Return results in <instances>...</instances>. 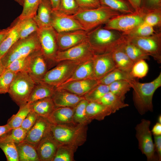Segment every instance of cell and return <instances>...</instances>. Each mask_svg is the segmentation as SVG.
Segmentation results:
<instances>
[{
	"mask_svg": "<svg viewBox=\"0 0 161 161\" xmlns=\"http://www.w3.org/2000/svg\"><path fill=\"white\" fill-rule=\"evenodd\" d=\"M87 125H58L50 123L48 134L58 146L76 149L86 141Z\"/></svg>",
	"mask_w": 161,
	"mask_h": 161,
	"instance_id": "obj_1",
	"label": "cell"
},
{
	"mask_svg": "<svg viewBox=\"0 0 161 161\" xmlns=\"http://www.w3.org/2000/svg\"><path fill=\"white\" fill-rule=\"evenodd\" d=\"M87 40L95 54L99 55L111 52L125 38L122 32L100 25L88 31Z\"/></svg>",
	"mask_w": 161,
	"mask_h": 161,
	"instance_id": "obj_2",
	"label": "cell"
},
{
	"mask_svg": "<svg viewBox=\"0 0 161 161\" xmlns=\"http://www.w3.org/2000/svg\"><path fill=\"white\" fill-rule=\"evenodd\" d=\"M133 89L134 105L141 115L153 110L152 102L154 94L161 86V73L154 80L148 83H141L134 79L129 81Z\"/></svg>",
	"mask_w": 161,
	"mask_h": 161,
	"instance_id": "obj_3",
	"label": "cell"
},
{
	"mask_svg": "<svg viewBox=\"0 0 161 161\" xmlns=\"http://www.w3.org/2000/svg\"><path fill=\"white\" fill-rule=\"evenodd\" d=\"M122 14L108 7L101 6L95 9H80L72 16L78 21L84 30L89 31L105 24L111 19Z\"/></svg>",
	"mask_w": 161,
	"mask_h": 161,
	"instance_id": "obj_4",
	"label": "cell"
},
{
	"mask_svg": "<svg viewBox=\"0 0 161 161\" xmlns=\"http://www.w3.org/2000/svg\"><path fill=\"white\" fill-rule=\"evenodd\" d=\"M40 49V44L36 32L25 38L19 39L0 59V61L6 68L14 61L27 57Z\"/></svg>",
	"mask_w": 161,
	"mask_h": 161,
	"instance_id": "obj_5",
	"label": "cell"
},
{
	"mask_svg": "<svg viewBox=\"0 0 161 161\" xmlns=\"http://www.w3.org/2000/svg\"><path fill=\"white\" fill-rule=\"evenodd\" d=\"M36 83L26 72L16 74L8 93L19 106L27 103L30 95Z\"/></svg>",
	"mask_w": 161,
	"mask_h": 161,
	"instance_id": "obj_6",
	"label": "cell"
},
{
	"mask_svg": "<svg viewBox=\"0 0 161 161\" xmlns=\"http://www.w3.org/2000/svg\"><path fill=\"white\" fill-rule=\"evenodd\" d=\"M83 62L72 61L60 62L55 67L47 72L40 82L57 88L69 78L77 67Z\"/></svg>",
	"mask_w": 161,
	"mask_h": 161,
	"instance_id": "obj_7",
	"label": "cell"
},
{
	"mask_svg": "<svg viewBox=\"0 0 161 161\" xmlns=\"http://www.w3.org/2000/svg\"><path fill=\"white\" fill-rule=\"evenodd\" d=\"M151 123L149 120L142 119L135 128L136 137L138 142V148L146 156L147 161H158L149 128Z\"/></svg>",
	"mask_w": 161,
	"mask_h": 161,
	"instance_id": "obj_8",
	"label": "cell"
},
{
	"mask_svg": "<svg viewBox=\"0 0 161 161\" xmlns=\"http://www.w3.org/2000/svg\"><path fill=\"white\" fill-rule=\"evenodd\" d=\"M145 15L141 11L132 13L122 14L110 19L103 27L126 32L143 23Z\"/></svg>",
	"mask_w": 161,
	"mask_h": 161,
	"instance_id": "obj_9",
	"label": "cell"
},
{
	"mask_svg": "<svg viewBox=\"0 0 161 161\" xmlns=\"http://www.w3.org/2000/svg\"><path fill=\"white\" fill-rule=\"evenodd\" d=\"M125 38L152 57L157 63H161V30L148 36Z\"/></svg>",
	"mask_w": 161,
	"mask_h": 161,
	"instance_id": "obj_10",
	"label": "cell"
},
{
	"mask_svg": "<svg viewBox=\"0 0 161 161\" xmlns=\"http://www.w3.org/2000/svg\"><path fill=\"white\" fill-rule=\"evenodd\" d=\"M95 55L87 40L77 45L63 51L58 50L54 60L84 61L93 59Z\"/></svg>",
	"mask_w": 161,
	"mask_h": 161,
	"instance_id": "obj_11",
	"label": "cell"
},
{
	"mask_svg": "<svg viewBox=\"0 0 161 161\" xmlns=\"http://www.w3.org/2000/svg\"><path fill=\"white\" fill-rule=\"evenodd\" d=\"M37 32L42 54L46 58L54 60L58 50L57 32L52 26L39 29Z\"/></svg>",
	"mask_w": 161,
	"mask_h": 161,
	"instance_id": "obj_12",
	"label": "cell"
},
{
	"mask_svg": "<svg viewBox=\"0 0 161 161\" xmlns=\"http://www.w3.org/2000/svg\"><path fill=\"white\" fill-rule=\"evenodd\" d=\"M51 26L57 32L84 30L78 21L72 15L65 14L58 10H53Z\"/></svg>",
	"mask_w": 161,
	"mask_h": 161,
	"instance_id": "obj_13",
	"label": "cell"
},
{
	"mask_svg": "<svg viewBox=\"0 0 161 161\" xmlns=\"http://www.w3.org/2000/svg\"><path fill=\"white\" fill-rule=\"evenodd\" d=\"M87 33L88 31L82 30L57 32L58 50H66L86 41Z\"/></svg>",
	"mask_w": 161,
	"mask_h": 161,
	"instance_id": "obj_14",
	"label": "cell"
},
{
	"mask_svg": "<svg viewBox=\"0 0 161 161\" xmlns=\"http://www.w3.org/2000/svg\"><path fill=\"white\" fill-rule=\"evenodd\" d=\"M30 59L27 72L36 84L41 81L47 71L45 58L40 49L30 55Z\"/></svg>",
	"mask_w": 161,
	"mask_h": 161,
	"instance_id": "obj_15",
	"label": "cell"
},
{
	"mask_svg": "<svg viewBox=\"0 0 161 161\" xmlns=\"http://www.w3.org/2000/svg\"><path fill=\"white\" fill-rule=\"evenodd\" d=\"M93 62L94 78L97 80L116 68L111 52L95 55Z\"/></svg>",
	"mask_w": 161,
	"mask_h": 161,
	"instance_id": "obj_16",
	"label": "cell"
},
{
	"mask_svg": "<svg viewBox=\"0 0 161 161\" xmlns=\"http://www.w3.org/2000/svg\"><path fill=\"white\" fill-rule=\"evenodd\" d=\"M50 123L47 118L39 116L35 123L27 132L25 140L35 147L48 133Z\"/></svg>",
	"mask_w": 161,
	"mask_h": 161,
	"instance_id": "obj_17",
	"label": "cell"
},
{
	"mask_svg": "<svg viewBox=\"0 0 161 161\" xmlns=\"http://www.w3.org/2000/svg\"><path fill=\"white\" fill-rule=\"evenodd\" d=\"M98 84L97 80L90 78L70 82L55 88L63 89L77 95L83 96Z\"/></svg>",
	"mask_w": 161,
	"mask_h": 161,
	"instance_id": "obj_18",
	"label": "cell"
},
{
	"mask_svg": "<svg viewBox=\"0 0 161 161\" xmlns=\"http://www.w3.org/2000/svg\"><path fill=\"white\" fill-rule=\"evenodd\" d=\"M53 8L50 0H41L33 18L39 29L51 26Z\"/></svg>",
	"mask_w": 161,
	"mask_h": 161,
	"instance_id": "obj_19",
	"label": "cell"
},
{
	"mask_svg": "<svg viewBox=\"0 0 161 161\" xmlns=\"http://www.w3.org/2000/svg\"><path fill=\"white\" fill-rule=\"evenodd\" d=\"M58 147L47 134L35 147L40 161H52Z\"/></svg>",
	"mask_w": 161,
	"mask_h": 161,
	"instance_id": "obj_20",
	"label": "cell"
},
{
	"mask_svg": "<svg viewBox=\"0 0 161 161\" xmlns=\"http://www.w3.org/2000/svg\"><path fill=\"white\" fill-rule=\"evenodd\" d=\"M52 98L56 107H74L80 101L85 99L84 96H79L63 89H55Z\"/></svg>",
	"mask_w": 161,
	"mask_h": 161,
	"instance_id": "obj_21",
	"label": "cell"
},
{
	"mask_svg": "<svg viewBox=\"0 0 161 161\" xmlns=\"http://www.w3.org/2000/svg\"><path fill=\"white\" fill-rule=\"evenodd\" d=\"M74 107H56L47 119L52 123L58 125H74Z\"/></svg>",
	"mask_w": 161,
	"mask_h": 161,
	"instance_id": "obj_22",
	"label": "cell"
},
{
	"mask_svg": "<svg viewBox=\"0 0 161 161\" xmlns=\"http://www.w3.org/2000/svg\"><path fill=\"white\" fill-rule=\"evenodd\" d=\"M86 113L90 123L94 120H103L106 117L112 114L109 108L96 101H88L86 107Z\"/></svg>",
	"mask_w": 161,
	"mask_h": 161,
	"instance_id": "obj_23",
	"label": "cell"
},
{
	"mask_svg": "<svg viewBox=\"0 0 161 161\" xmlns=\"http://www.w3.org/2000/svg\"><path fill=\"white\" fill-rule=\"evenodd\" d=\"M123 43L112 52L111 54L116 68L130 73L134 63L125 52Z\"/></svg>",
	"mask_w": 161,
	"mask_h": 161,
	"instance_id": "obj_24",
	"label": "cell"
},
{
	"mask_svg": "<svg viewBox=\"0 0 161 161\" xmlns=\"http://www.w3.org/2000/svg\"><path fill=\"white\" fill-rule=\"evenodd\" d=\"M90 78H94L93 59L86 60L81 63L71 76L60 86L74 81Z\"/></svg>",
	"mask_w": 161,
	"mask_h": 161,
	"instance_id": "obj_25",
	"label": "cell"
},
{
	"mask_svg": "<svg viewBox=\"0 0 161 161\" xmlns=\"http://www.w3.org/2000/svg\"><path fill=\"white\" fill-rule=\"evenodd\" d=\"M31 111L39 116L47 118L56 108L52 97H47L29 103Z\"/></svg>",
	"mask_w": 161,
	"mask_h": 161,
	"instance_id": "obj_26",
	"label": "cell"
},
{
	"mask_svg": "<svg viewBox=\"0 0 161 161\" xmlns=\"http://www.w3.org/2000/svg\"><path fill=\"white\" fill-rule=\"evenodd\" d=\"M55 88L42 82L36 84L30 95L27 103H31L46 98L52 97L55 90Z\"/></svg>",
	"mask_w": 161,
	"mask_h": 161,
	"instance_id": "obj_27",
	"label": "cell"
},
{
	"mask_svg": "<svg viewBox=\"0 0 161 161\" xmlns=\"http://www.w3.org/2000/svg\"><path fill=\"white\" fill-rule=\"evenodd\" d=\"M16 144L19 161H40L36 148L33 145L25 140Z\"/></svg>",
	"mask_w": 161,
	"mask_h": 161,
	"instance_id": "obj_28",
	"label": "cell"
},
{
	"mask_svg": "<svg viewBox=\"0 0 161 161\" xmlns=\"http://www.w3.org/2000/svg\"><path fill=\"white\" fill-rule=\"evenodd\" d=\"M11 28L0 43V59L20 39L18 30V19L13 24Z\"/></svg>",
	"mask_w": 161,
	"mask_h": 161,
	"instance_id": "obj_29",
	"label": "cell"
},
{
	"mask_svg": "<svg viewBox=\"0 0 161 161\" xmlns=\"http://www.w3.org/2000/svg\"><path fill=\"white\" fill-rule=\"evenodd\" d=\"M96 102L109 108L112 113L129 106L128 104L125 103L120 97L110 91Z\"/></svg>",
	"mask_w": 161,
	"mask_h": 161,
	"instance_id": "obj_30",
	"label": "cell"
},
{
	"mask_svg": "<svg viewBox=\"0 0 161 161\" xmlns=\"http://www.w3.org/2000/svg\"><path fill=\"white\" fill-rule=\"evenodd\" d=\"M123 49L129 58L134 63L140 60H149V56L134 44L127 41L123 43Z\"/></svg>",
	"mask_w": 161,
	"mask_h": 161,
	"instance_id": "obj_31",
	"label": "cell"
},
{
	"mask_svg": "<svg viewBox=\"0 0 161 161\" xmlns=\"http://www.w3.org/2000/svg\"><path fill=\"white\" fill-rule=\"evenodd\" d=\"M134 78L130 73L115 68L104 77L98 80V84L109 85L112 83L121 80L129 81L133 80Z\"/></svg>",
	"mask_w": 161,
	"mask_h": 161,
	"instance_id": "obj_32",
	"label": "cell"
},
{
	"mask_svg": "<svg viewBox=\"0 0 161 161\" xmlns=\"http://www.w3.org/2000/svg\"><path fill=\"white\" fill-rule=\"evenodd\" d=\"M101 6L108 7L123 14L135 12L130 4L124 0H99Z\"/></svg>",
	"mask_w": 161,
	"mask_h": 161,
	"instance_id": "obj_33",
	"label": "cell"
},
{
	"mask_svg": "<svg viewBox=\"0 0 161 161\" xmlns=\"http://www.w3.org/2000/svg\"><path fill=\"white\" fill-rule=\"evenodd\" d=\"M18 20L20 39L25 38L34 32H37L39 29L33 18H28L22 20H20L18 19Z\"/></svg>",
	"mask_w": 161,
	"mask_h": 161,
	"instance_id": "obj_34",
	"label": "cell"
},
{
	"mask_svg": "<svg viewBox=\"0 0 161 161\" xmlns=\"http://www.w3.org/2000/svg\"><path fill=\"white\" fill-rule=\"evenodd\" d=\"M30 111V105L28 103L20 106L18 112L8 120L7 124L11 129L20 127L23 120Z\"/></svg>",
	"mask_w": 161,
	"mask_h": 161,
	"instance_id": "obj_35",
	"label": "cell"
},
{
	"mask_svg": "<svg viewBox=\"0 0 161 161\" xmlns=\"http://www.w3.org/2000/svg\"><path fill=\"white\" fill-rule=\"evenodd\" d=\"M160 30H156L154 27L143 23L130 31L122 33L126 38H128L150 35Z\"/></svg>",
	"mask_w": 161,
	"mask_h": 161,
	"instance_id": "obj_36",
	"label": "cell"
},
{
	"mask_svg": "<svg viewBox=\"0 0 161 161\" xmlns=\"http://www.w3.org/2000/svg\"><path fill=\"white\" fill-rule=\"evenodd\" d=\"M27 132L21 127L11 129L0 137V142H13L18 143L25 140Z\"/></svg>",
	"mask_w": 161,
	"mask_h": 161,
	"instance_id": "obj_37",
	"label": "cell"
},
{
	"mask_svg": "<svg viewBox=\"0 0 161 161\" xmlns=\"http://www.w3.org/2000/svg\"><path fill=\"white\" fill-rule=\"evenodd\" d=\"M41 0H23L22 12L18 17L20 20L33 18Z\"/></svg>",
	"mask_w": 161,
	"mask_h": 161,
	"instance_id": "obj_38",
	"label": "cell"
},
{
	"mask_svg": "<svg viewBox=\"0 0 161 161\" xmlns=\"http://www.w3.org/2000/svg\"><path fill=\"white\" fill-rule=\"evenodd\" d=\"M88 102V101L85 99L75 107L73 121L75 124L88 125L90 123L86 113V107Z\"/></svg>",
	"mask_w": 161,
	"mask_h": 161,
	"instance_id": "obj_39",
	"label": "cell"
},
{
	"mask_svg": "<svg viewBox=\"0 0 161 161\" xmlns=\"http://www.w3.org/2000/svg\"><path fill=\"white\" fill-rule=\"evenodd\" d=\"M109 91L124 101L126 94L131 88L129 81L121 80L115 81L109 85Z\"/></svg>",
	"mask_w": 161,
	"mask_h": 161,
	"instance_id": "obj_40",
	"label": "cell"
},
{
	"mask_svg": "<svg viewBox=\"0 0 161 161\" xmlns=\"http://www.w3.org/2000/svg\"><path fill=\"white\" fill-rule=\"evenodd\" d=\"M76 150L69 146H58L52 161H74V153Z\"/></svg>",
	"mask_w": 161,
	"mask_h": 161,
	"instance_id": "obj_41",
	"label": "cell"
},
{
	"mask_svg": "<svg viewBox=\"0 0 161 161\" xmlns=\"http://www.w3.org/2000/svg\"><path fill=\"white\" fill-rule=\"evenodd\" d=\"M109 91V85L98 84L84 97L88 101H97Z\"/></svg>",
	"mask_w": 161,
	"mask_h": 161,
	"instance_id": "obj_42",
	"label": "cell"
},
{
	"mask_svg": "<svg viewBox=\"0 0 161 161\" xmlns=\"http://www.w3.org/2000/svg\"><path fill=\"white\" fill-rule=\"evenodd\" d=\"M0 148L4 153L7 161H19L18 152L15 143L0 142Z\"/></svg>",
	"mask_w": 161,
	"mask_h": 161,
	"instance_id": "obj_43",
	"label": "cell"
},
{
	"mask_svg": "<svg viewBox=\"0 0 161 161\" xmlns=\"http://www.w3.org/2000/svg\"><path fill=\"white\" fill-rule=\"evenodd\" d=\"M30 55L14 61L6 69L15 73L23 72H27L30 59Z\"/></svg>",
	"mask_w": 161,
	"mask_h": 161,
	"instance_id": "obj_44",
	"label": "cell"
},
{
	"mask_svg": "<svg viewBox=\"0 0 161 161\" xmlns=\"http://www.w3.org/2000/svg\"><path fill=\"white\" fill-rule=\"evenodd\" d=\"M143 23L154 28L161 30V10H155L146 13Z\"/></svg>",
	"mask_w": 161,
	"mask_h": 161,
	"instance_id": "obj_45",
	"label": "cell"
},
{
	"mask_svg": "<svg viewBox=\"0 0 161 161\" xmlns=\"http://www.w3.org/2000/svg\"><path fill=\"white\" fill-rule=\"evenodd\" d=\"M148 70L147 64L145 60L142 59L134 63L130 73L135 78H142L146 75Z\"/></svg>",
	"mask_w": 161,
	"mask_h": 161,
	"instance_id": "obj_46",
	"label": "cell"
},
{
	"mask_svg": "<svg viewBox=\"0 0 161 161\" xmlns=\"http://www.w3.org/2000/svg\"><path fill=\"white\" fill-rule=\"evenodd\" d=\"M16 74L6 69L0 76V94L8 93L10 85Z\"/></svg>",
	"mask_w": 161,
	"mask_h": 161,
	"instance_id": "obj_47",
	"label": "cell"
},
{
	"mask_svg": "<svg viewBox=\"0 0 161 161\" xmlns=\"http://www.w3.org/2000/svg\"><path fill=\"white\" fill-rule=\"evenodd\" d=\"M79 9L75 0H60L58 10L62 13L72 15Z\"/></svg>",
	"mask_w": 161,
	"mask_h": 161,
	"instance_id": "obj_48",
	"label": "cell"
},
{
	"mask_svg": "<svg viewBox=\"0 0 161 161\" xmlns=\"http://www.w3.org/2000/svg\"><path fill=\"white\" fill-rule=\"evenodd\" d=\"M161 10V0H141L140 11L147 13Z\"/></svg>",
	"mask_w": 161,
	"mask_h": 161,
	"instance_id": "obj_49",
	"label": "cell"
},
{
	"mask_svg": "<svg viewBox=\"0 0 161 161\" xmlns=\"http://www.w3.org/2000/svg\"><path fill=\"white\" fill-rule=\"evenodd\" d=\"M39 116L30 111L22 122L21 127L28 132L35 123Z\"/></svg>",
	"mask_w": 161,
	"mask_h": 161,
	"instance_id": "obj_50",
	"label": "cell"
},
{
	"mask_svg": "<svg viewBox=\"0 0 161 161\" xmlns=\"http://www.w3.org/2000/svg\"><path fill=\"white\" fill-rule=\"evenodd\" d=\"M80 9L87 10L95 9L100 7L99 0H75Z\"/></svg>",
	"mask_w": 161,
	"mask_h": 161,
	"instance_id": "obj_51",
	"label": "cell"
},
{
	"mask_svg": "<svg viewBox=\"0 0 161 161\" xmlns=\"http://www.w3.org/2000/svg\"><path fill=\"white\" fill-rule=\"evenodd\" d=\"M154 145L156 153L158 158V161L161 160V135H154Z\"/></svg>",
	"mask_w": 161,
	"mask_h": 161,
	"instance_id": "obj_52",
	"label": "cell"
},
{
	"mask_svg": "<svg viewBox=\"0 0 161 161\" xmlns=\"http://www.w3.org/2000/svg\"><path fill=\"white\" fill-rule=\"evenodd\" d=\"M128 2L134 9L135 12L140 11L141 0H124Z\"/></svg>",
	"mask_w": 161,
	"mask_h": 161,
	"instance_id": "obj_53",
	"label": "cell"
},
{
	"mask_svg": "<svg viewBox=\"0 0 161 161\" xmlns=\"http://www.w3.org/2000/svg\"><path fill=\"white\" fill-rule=\"evenodd\" d=\"M151 131L153 135H161V124L158 122L156 123Z\"/></svg>",
	"mask_w": 161,
	"mask_h": 161,
	"instance_id": "obj_54",
	"label": "cell"
},
{
	"mask_svg": "<svg viewBox=\"0 0 161 161\" xmlns=\"http://www.w3.org/2000/svg\"><path fill=\"white\" fill-rule=\"evenodd\" d=\"M11 27V25L6 28L0 30V43L10 31Z\"/></svg>",
	"mask_w": 161,
	"mask_h": 161,
	"instance_id": "obj_55",
	"label": "cell"
},
{
	"mask_svg": "<svg viewBox=\"0 0 161 161\" xmlns=\"http://www.w3.org/2000/svg\"><path fill=\"white\" fill-rule=\"evenodd\" d=\"M11 129L7 123L4 125H0V137L7 133Z\"/></svg>",
	"mask_w": 161,
	"mask_h": 161,
	"instance_id": "obj_56",
	"label": "cell"
},
{
	"mask_svg": "<svg viewBox=\"0 0 161 161\" xmlns=\"http://www.w3.org/2000/svg\"><path fill=\"white\" fill-rule=\"evenodd\" d=\"M53 10H58L59 9L60 0H50Z\"/></svg>",
	"mask_w": 161,
	"mask_h": 161,
	"instance_id": "obj_57",
	"label": "cell"
},
{
	"mask_svg": "<svg viewBox=\"0 0 161 161\" xmlns=\"http://www.w3.org/2000/svg\"><path fill=\"white\" fill-rule=\"evenodd\" d=\"M5 69L6 68L3 66L0 61V76L4 72Z\"/></svg>",
	"mask_w": 161,
	"mask_h": 161,
	"instance_id": "obj_58",
	"label": "cell"
},
{
	"mask_svg": "<svg viewBox=\"0 0 161 161\" xmlns=\"http://www.w3.org/2000/svg\"><path fill=\"white\" fill-rule=\"evenodd\" d=\"M20 5L22 6L23 0H14Z\"/></svg>",
	"mask_w": 161,
	"mask_h": 161,
	"instance_id": "obj_59",
	"label": "cell"
},
{
	"mask_svg": "<svg viewBox=\"0 0 161 161\" xmlns=\"http://www.w3.org/2000/svg\"><path fill=\"white\" fill-rule=\"evenodd\" d=\"M158 122L161 124V116L160 115L158 118Z\"/></svg>",
	"mask_w": 161,
	"mask_h": 161,
	"instance_id": "obj_60",
	"label": "cell"
}]
</instances>
